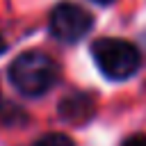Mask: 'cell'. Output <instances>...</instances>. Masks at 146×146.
I'll use <instances>...</instances> for the list:
<instances>
[{
  "label": "cell",
  "mask_w": 146,
  "mask_h": 146,
  "mask_svg": "<svg viewBox=\"0 0 146 146\" xmlns=\"http://www.w3.org/2000/svg\"><path fill=\"white\" fill-rule=\"evenodd\" d=\"M9 82L23 96L36 98L50 91L59 80L57 62L41 50H25L9 64Z\"/></svg>",
  "instance_id": "1"
},
{
  "label": "cell",
  "mask_w": 146,
  "mask_h": 146,
  "mask_svg": "<svg viewBox=\"0 0 146 146\" xmlns=\"http://www.w3.org/2000/svg\"><path fill=\"white\" fill-rule=\"evenodd\" d=\"M91 55L96 66L107 80H128L137 73L141 64L139 48L132 41L116 39V36H103L94 41Z\"/></svg>",
  "instance_id": "2"
},
{
  "label": "cell",
  "mask_w": 146,
  "mask_h": 146,
  "mask_svg": "<svg viewBox=\"0 0 146 146\" xmlns=\"http://www.w3.org/2000/svg\"><path fill=\"white\" fill-rule=\"evenodd\" d=\"M91 27H94V16L84 7L68 2V0L55 5V9L50 11V18H48L50 34L64 43L80 41L82 36H87L91 32Z\"/></svg>",
  "instance_id": "3"
},
{
  "label": "cell",
  "mask_w": 146,
  "mask_h": 146,
  "mask_svg": "<svg viewBox=\"0 0 146 146\" xmlns=\"http://www.w3.org/2000/svg\"><path fill=\"white\" fill-rule=\"evenodd\" d=\"M59 116L71 123H82L94 116V100L87 94H71L59 103Z\"/></svg>",
  "instance_id": "4"
},
{
  "label": "cell",
  "mask_w": 146,
  "mask_h": 146,
  "mask_svg": "<svg viewBox=\"0 0 146 146\" xmlns=\"http://www.w3.org/2000/svg\"><path fill=\"white\" fill-rule=\"evenodd\" d=\"M32 146H75V144H73V139H71L68 135H64V132H48V135L39 137Z\"/></svg>",
  "instance_id": "5"
},
{
  "label": "cell",
  "mask_w": 146,
  "mask_h": 146,
  "mask_svg": "<svg viewBox=\"0 0 146 146\" xmlns=\"http://www.w3.org/2000/svg\"><path fill=\"white\" fill-rule=\"evenodd\" d=\"M121 146H146V135H132V137H128Z\"/></svg>",
  "instance_id": "6"
},
{
  "label": "cell",
  "mask_w": 146,
  "mask_h": 146,
  "mask_svg": "<svg viewBox=\"0 0 146 146\" xmlns=\"http://www.w3.org/2000/svg\"><path fill=\"white\" fill-rule=\"evenodd\" d=\"M5 50H7V41H5V39H2V36H0V55H2V52H5Z\"/></svg>",
  "instance_id": "7"
},
{
  "label": "cell",
  "mask_w": 146,
  "mask_h": 146,
  "mask_svg": "<svg viewBox=\"0 0 146 146\" xmlns=\"http://www.w3.org/2000/svg\"><path fill=\"white\" fill-rule=\"evenodd\" d=\"M91 2H98V5H112L114 0H91Z\"/></svg>",
  "instance_id": "8"
}]
</instances>
